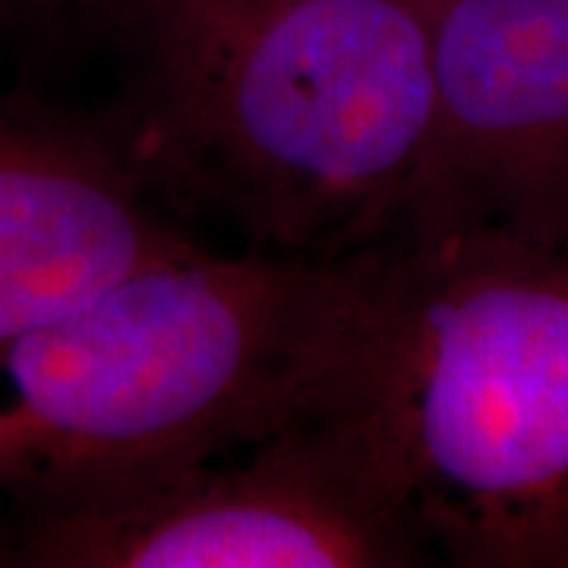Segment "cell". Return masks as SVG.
Returning a JSON list of instances; mask_svg holds the SVG:
<instances>
[{
  "label": "cell",
  "mask_w": 568,
  "mask_h": 568,
  "mask_svg": "<svg viewBox=\"0 0 568 568\" xmlns=\"http://www.w3.org/2000/svg\"><path fill=\"white\" fill-rule=\"evenodd\" d=\"M310 376L429 562L568 568V244L474 227L325 265Z\"/></svg>",
  "instance_id": "cell-1"
},
{
  "label": "cell",
  "mask_w": 568,
  "mask_h": 568,
  "mask_svg": "<svg viewBox=\"0 0 568 568\" xmlns=\"http://www.w3.org/2000/svg\"><path fill=\"white\" fill-rule=\"evenodd\" d=\"M439 0H123L108 114L164 212L332 265L392 241L436 121Z\"/></svg>",
  "instance_id": "cell-2"
},
{
  "label": "cell",
  "mask_w": 568,
  "mask_h": 568,
  "mask_svg": "<svg viewBox=\"0 0 568 568\" xmlns=\"http://www.w3.org/2000/svg\"><path fill=\"white\" fill-rule=\"evenodd\" d=\"M323 294L325 265L196 244L0 338V493L58 506L297 414Z\"/></svg>",
  "instance_id": "cell-3"
},
{
  "label": "cell",
  "mask_w": 568,
  "mask_h": 568,
  "mask_svg": "<svg viewBox=\"0 0 568 568\" xmlns=\"http://www.w3.org/2000/svg\"><path fill=\"white\" fill-rule=\"evenodd\" d=\"M10 566H426L361 448L301 407L263 433L82 499L17 508Z\"/></svg>",
  "instance_id": "cell-4"
},
{
  "label": "cell",
  "mask_w": 568,
  "mask_h": 568,
  "mask_svg": "<svg viewBox=\"0 0 568 568\" xmlns=\"http://www.w3.org/2000/svg\"><path fill=\"white\" fill-rule=\"evenodd\" d=\"M568 244V0H439L436 121L395 237Z\"/></svg>",
  "instance_id": "cell-5"
},
{
  "label": "cell",
  "mask_w": 568,
  "mask_h": 568,
  "mask_svg": "<svg viewBox=\"0 0 568 568\" xmlns=\"http://www.w3.org/2000/svg\"><path fill=\"white\" fill-rule=\"evenodd\" d=\"M190 246L108 118L0 95V338Z\"/></svg>",
  "instance_id": "cell-6"
},
{
  "label": "cell",
  "mask_w": 568,
  "mask_h": 568,
  "mask_svg": "<svg viewBox=\"0 0 568 568\" xmlns=\"http://www.w3.org/2000/svg\"><path fill=\"white\" fill-rule=\"evenodd\" d=\"M39 20H114L123 0H10Z\"/></svg>",
  "instance_id": "cell-7"
},
{
  "label": "cell",
  "mask_w": 568,
  "mask_h": 568,
  "mask_svg": "<svg viewBox=\"0 0 568 568\" xmlns=\"http://www.w3.org/2000/svg\"><path fill=\"white\" fill-rule=\"evenodd\" d=\"M0 566H10V547H7V537L0 534Z\"/></svg>",
  "instance_id": "cell-8"
}]
</instances>
